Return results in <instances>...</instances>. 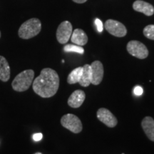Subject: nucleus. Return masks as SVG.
<instances>
[{
  "label": "nucleus",
  "mask_w": 154,
  "mask_h": 154,
  "mask_svg": "<svg viewBox=\"0 0 154 154\" xmlns=\"http://www.w3.org/2000/svg\"><path fill=\"white\" fill-rule=\"evenodd\" d=\"M59 87V76L55 70L45 68L32 83L34 91L42 98L54 96Z\"/></svg>",
  "instance_id": "f257e3e1"
},
{
  "label": "nucleus",
  "mask_w": 154,
  "mask_h": 154,
  "mask_svg": "<svg viewBox=\"0 0 154 154\" xmlns=\"http://www.w3.org/2000/svg\"><path fill=\"white\" fill-rule=\"evenodd\" d=\"M34 72L32 69L24 70L17 75L11 83V87L14 91L23 92L29 89L34 81Z\"/></svg>",
  "instance_id": "f03ea898"
},
{
  "label": "nucleus",
  "mask_w": 154,
  "mask_h": 154,
  "mask_svg": "<svg viewBox=\"0 0 154 154\" xmlns=\"http://www.w3.org/2000/svg\"><path fill=\"white\" fill-rule=\"evenodd\" d=\"M42 29V23L38 19L32 18L26 21L21 25L18 34L23 39L33 38L39 34Z\"/></svg>",
  "instance_id": "7ed1b4c3"
},
{
  "label": "nucleus",
  "mask_w": 154,
  "mask_h": 154,
  "mask_svg": "<svg viewBox=\"0 0 154 154\" xmlns=\"http://www.w3.org/2000/svg\"><path fill=\"white\" fill-rule=\"evenodd\" d=\"M61 124L63 127L74 134H79L83 129L82 121L79 118L72 113L63 115L61 119Z\"/></svg>",
  "instance_id": "20e7f679"
},
{
  "label": "nucleus",
  "mask_w": 154,
  "mask_h": 154,
  "mask_svg": "<svg viewBox=\"0 0 154 154\" xmlns=\"http://www.w3.org/2000/svg\"><path fill=\"white\" fill-rule=\"evenodd\" d=\"M128 52L133 57L140 59H144L149 56V50L141 42L138 41H131L126 46Z\"/></svg>",
  "instance_id": "39448f33"
},
{
  "label": "nucleus",
  "mask_w": 154,
  "mask_h": 154,
  "mask_svg": "<svg viewBox=\"0 0 154 154\" xmlns=\"http://www.w3.org/2000/svg\"><path fill=\"white\" fill-rule=\"evenodd\" d=\"M104 27L109 33L116 37H124L127 34L126 26L122 23L113 19L107 20L104 24Z\"/></svg>",
  "instance_id": "423d86ee"
},
{
  "label": "nucleus",
  "mask_w": 154,
  "mask_h": 154,
  "mask_svg": "<svg viewBox=\"0 0 154 154\" xmlns=\"http://www.w3.org/2000/svg\"><path fill=\"white\" fill-rule=\"evenodd\" d=\"M72 32V25L70 22L68 21L61 22L57 30V41L61 44H66L70 39Z\"/></svg>",
  "instance_id": "0eeeda50"
},
{
  "label": "nucleus",
  "mask_w": 154,
  "mask_h": 154,
  "mask_svg": "<svg viewBox=\"0 0 154 154\" xmlns=\"http://www.w3.org/2000/svg\"><path fill=\"white\" fill-rule=\"evenodd\" d=\"M96 115H97L98 119L109 128H113L118 124V121L115 116L105 108L99 109L97 111Z\"/></svg>",
  "instance_id": "6e6552de"
},
{
  "label": "nucleus",
  "mask_w": 154,
  "mask_h": 154,
  "mask_svg": "<svg viewBox=\"0 0 154 154\" xmlns=\"http://www.w3.org/2000/svg\"><path fill=\"white\" fill-rule=\"evenodd\" d=\"M91 69V84L99 85L103 80V66L101 61H95L90 64Z\"/></svg>",
  "instance_id": "1a4fd4ad"
},
{
  "label": "nucleus",
  "mask_w": 154,
  "mask_h": 154,
  "mask_svg": "<svg viewBox=\"0 0 154 154\" xmlns=\"http://www.w3.org/2000/svg\"><path fill=\"white\" fill-rule=\"evenodd\" d=\"M86 98V94L82 90H76L69 96L68 105L70 107L77 109L83 104Z\"/></svg>",
  "instance_id": "9d476101"
},
{
  "label": "nucleus",
  "mask_w": 154,
  "mask_h": 154,
  "mask_svg": "<svg viewBox=\"0 0 154 154\" xmlns=\"http://www.w3.org/2000/svg\"><path fill=\"white\" fill-rule=\"evenodd\" d=\"M133 8L135 11L143 13L146 16H152L154 14V7L151 4L142 1L137 0L133 4Z\"/></svg>",
  "instance_id": "9b49d317"
},
{
  "label": "nucleus",
  "mask_w": 154,
  "mask_h": 154,
  "mask_svg": "<svg viewBox=\"0 0 154 154\" xmlns=\"http://www.w3.org/2000/svg\"><path fill=\"white\" fill-rule=\"evenodd\" d=\"M141 126L147 137L154 142V119L151 116H146L142 120Z\"/></svg>",
  "instance_id": "f8f14e48"
},
{
  "label": "nucleus",
  "mask_w": 154,
  "mask_h": 154,
  "mask_svg": "<svg viewBox=\"0 0 154 154\" xmlns=\"http://www.w3.org/2000/svg\"><path fill=\"white\" fill-rule=\"evenodd\" d=\"M71 41L76 45L82 47L87 44L88 36L82 29H76L72 32V36H71Z\"/></svg>",
  "instance_id": "ddd939ff"
},
{
  "label": "nucleus",
  "mask_w": 154,
  "mask_h": 154,
  "mask_svg": "<svg viewBox=\"0 0 154 154\" xmlns=\"http://www.w3.org/2000/svg\"><path fill=\"white\" fill-rule=\"evenodd\" d=\"M10 66L7 59L0 56V80L4 82H8L10 79Z\"/></svg>",
  "instance_id": "4468645a"
},
{
  "label": "nucleus",
  "mask_w": 154,
  "mask_h": 154,
  "mask_svg": "<svg viewBox=\"0 0 154 154\" xmlns=\"http://www.w3.org/2000/svg\"><path fill=\"white\" fill-rule=\"evenodd\" d=\"M79 84L83 87H87L91 84V69L90 64H85L83 66L82 75Z\"/></svg>",
  "instance_id": "2eb2a0df"
},
{
  "label": "nucleus",
  "mask_w": 154,
  "mask_h": 154,
  "mask_svg": "<svg viewBox=\"0 0 154 154\" xmlns=\"http://www.w3.org/2000/svg\"><path fill=\"white\" fill-rule=\"evenodd\" d=\"M83 66L77 67L74 69L70 74H69L68 78H67V82L69 84H74L79 82L81 77L82 75Z\"/></svg>",
  "instance_id": "dca6fc26"
},
{
  "label": "nucleus",
  "mask_w": 154,
  "mask_h": 154,
  "mask_svg": "<svg viewBox=\"0 0 154 154\" xmlns=\"http://www.w3.org/2000/svg\"><path fill=\"white\" fill-rule=\"evenodd\" d=\"M63 51L65 52H75L80 54H83L84 53V48L76 44H66L63 47Z\"/></svg>",
  "instance_id": "f3484780"
},
{
  "label": "nucleus",
  "mask_w": 154,
  "mask_h": 154,
  "mask_svg": "<svg viewBox=\"0 0 154 154\" xmlns=\"http://www.w3.org/2000/svg\"><path fill=\"white\" fill-rule=\"evenodd\" d=\"M143 34L146 38L154 40V24L146 26L143 29Z\"/></svg>",
  "instance_id": "a211bd4d"
},
{
  "label": "nucleus",
  "mask_w": 154,
  "mask_h": 154,
  "mask_svg": "<svg viewBox=\"0 0 154 154\" xmlns=\"http://www.w3.org/2000/svg\"><path fill=\"white\" fill-rule=\"evenodd\" d=\"M143 90L142 87H140L139 86H136V87L134 88V94L136 96H140L143 94Z\"/></svg>",
  "instance_id": "6ab92c4d"
},
{
  "label": "nucleus",
  "mask_w": 154,
  "mask_h": 154,
  "mask_svg": "<svg viewBox=\"0 0 154 154\" xmlns=\"http://www.w3.org/2000/svg\"><path fill=\"white\" fill-rule=\"evenodd\" d=\"M95 24H96V28H97L98 31H99V32H101L102 31H103V24H102L101 21L99 19H96Z\"/></svg>",
  "instance_id": "aec40b11"
},
{
  "label": "nucleus",
  "mask_w": 154,
  "mask_h": 154,
  "mask_svg": "<svg viewBox=\"0 0 154 154\" xmlns=\"http://www.w3.org/2000/svg\"><path fill=\"white\" fill-rule=\"evenodd\" d=\"M42 137H43V135L41 133H38V134H34L33 136V139L35 140V141H39V140H42Z\"/></svg>",
  "instance_id": "412c9836"
},
{
  "label": "nucleus",
  "mask_w": 154,
  "mask_h": 154,
  "mask_svg": "<svg viewBox=\"0 0 154 154\" xmlns=\"http://www.w3.org/2000/svg\"><path fill=\"white\" fill-rule=\"evenodd\" d=\"M73 1L74 2L76 3H78V4H82V3H84L86 2L87 0H73Z\"/></svg>",
  "instance_id": "4be33fe9"
},
{
  "label": "nucleus",
  "mask_w": 154,
  "mask_h": 154,
  "mask_svg": "<svg viewBox=\"0 0 154 154\" xmlns=\"http://www.w3.org/2000/svg\"><path fill=\"white\" fill-rule=\"evenodd\" d=\"M35 154H42V153H36Z\"/></svg>",
  "instance_id": "5701e85b"
},
{
  "label": "nucleus",
  "mask_w": 154,
  "mask_h": 154,
  "mask_svg": "<svg viewBox=\"0 0 154 154\" xmlns=\"http://www.w3.org/2000/svg\"><path fill=\"white\" fill-rule=\"evenodd\" d=\"M0 38H1V32H0Z\"/></svg>",
  "instance_id": "b1692460"
},
{
  "label": "nucleus",
  "mask_w": 154,
  "mask_h": 154,
  "mask_svg": "<svg viewBox=\"0 0 154 154\" xmlns=\"http://www.w3.org/2000/svg\"><path fill=\"white\" fill-rule=\"evenodd\" d=\"M122 154H124V153H122Z\"/></svg>",
  "instance_id": "393cba45"
}]
</instances>
